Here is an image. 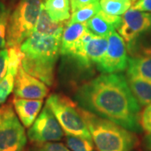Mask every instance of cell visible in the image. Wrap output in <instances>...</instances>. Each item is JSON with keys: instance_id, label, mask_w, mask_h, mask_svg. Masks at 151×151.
<instances>
[{"instance_id": "44dd1931", "label": "cell", "mask_w": 151, "mask_h": 151, "mask_svg": "<svg viewBox=\"0 0 151 151\" xmlns=\"http://www.w3.org/2000/svg\"><path fill=\"white\" fill-rule=\"evenodd\" d=\"M65 143L71 151H96L92 140L81 137L66 135Z\"/></svg>"}, {"instance_id": "ac0fdd59", "label": "cell", "mask_w": 151, "mask_h": 151, "mask_svg": "<svg viewBox=\"0 0 151 151\" xmlns=\"http://www.w3.org/2000/svg\"><path fill=\"white\" fill-rule=\"evenodd\" d=\"M86 24L87 29L92 34L97 36L108 38L111 33L115 31V28L112 24L105 21L98 14H96L95 16L91 18L88 21L86 22Z\"/></svg>"}, {"instance_id": "83f0119b", "label": "cell", "mask_w": 151, "mask_h": 151, "mask_svg": "<svg viewBox=\"0 0 151 151\" xmlns=\"http://www.w3.org/2000/svg\"><path fill=\"white\" fill-rule=\"evenodd\" d=\"M131 9L141 12H151V0H133Z\"/></svg>"}, {"instance_id": "7c38bea8", "label": "cell", "mask_w": 151, "mask_h": 151, "mask_svg": "<svg viewBox=\"0 0 151 151\" xmlns=\"http://www.w3.org/2000/svg\"><path fill=\"white\" fill-rule=\"evenodd\" d=\"M13 105L15 113L22 124L25 128H29L35 119L43 105L42 99H24L14 97Z\"/></svg>"}, {"instance_id": "52a82bcc", "label": "cell", "mask_w": 151, "mask_h": 151, "mask_svg": "<svg viewBox=\"0 0 151 151\" xmlns=\"http://www.w3.org/2000/svg\"><path fill=\"white\" fill-rule=\"evenodd\" d=\"M107 37L95 35L87 30L77 43L70 49L66 56L76 60L82 66L97 65L108 48Z\"/></svg>"}, {"instance_id": "30bf717a", "label": "cell", "mask_w": 151, "mask_h": 151, "mask_svg": "<svg viewBox=\"0 0 151 151\" xmlns=\"http://www.w3.org/2000/svg\"><path fill=\"white\" fill-rule=\"evenodd\" d=\"M118 30L129 48L142 35L151 32V13L130 9L122 17V23Z\"/></svg>"}, {"instance_id": "8fae6325", "label": "cell", "mask_w": 151, "mask_h": 151, "mask_svg": "<svg viewBox=\"0 0 151 151\" xmlns=\"http://www.w3.org/2000/svg\"><path fill=\"white\" fill-rule=\"evenodd\" d=\"M49 88L43 81L37 79L23 69L17 73L14 82V97L24 99H43L47 96Z\"/></svg>"}, {"instance_id": "2e32d148", "label": "cell", "mask_w": 151, "mask_h": 151, "mask_svg": "<svg viewBox=\"0 0 151 151\" xmlns=\"http://www.w3.org/2000/svg\"><path fill=\"white\" fill-rule=\"evenodd\" d=\"M65 24V23H55L52 21L42 4L40 14L38 18L37 23L34 31L45 35L61 38L64 31Z\"/></svg>"}, {"instance_id": "5b68a950", "label": "cell", "mask_w": 151, "mask_h": 151, "mask_svg": "<svg viewBox=\"0 0 151 151\" xmlns=\"http://www.w3.org/2000/svg\"><path fill=\"white\" fill-rule=\"evenodd\" d=\"M46 106L54 113L66 135L81 137L92 140L86 122L74 102L62 94H51L46 100Z\"/></svg>"}, {"instance_id": "4dcf8cb0", "label": "cell", "mask_w": 151, "mask_h": 151, "mask_svg": "<svg viewBox=\"0 0 151 151\" xmlns=\"http://www.w3.org/2000/svg\"><path fill=\"white\" fill-rule=\"evenodd\" d=\"M43 1H44V0H43Z\"/></svg>"}, {"instance_id": "9c48e42d", "label": "cell", "mask_w": 151, "mask_h": 151, "mask_svg": "<svg viewBox=\"0 0 151 151\" xmlns=\"http://www.w3.org/2000/svg\"><path fill=\"white\" fill-rule=\"evenodd\" d=\"M108 48L97 65V69L104 74H113L124 71L128 68L129 59L124 40L116 31L108 36Z\"/></svg>"}, {"instance_id": "7a4b0ae2", "label": "cell", "mask_w": 151, "mask_h": 151, "mask_svg": "<svg viewBox=\"0 0 151 151\" xmlns=\"http://www.w3.org/2000/svg\"><path fill=\"white\" fill-rule=\"evenodd\" d=\"M60 44L61 38L33 31L20 45L24 53L23 69L45 84L52 86L55 64L60 53Z\"/></svg>"}, {"instance_id": "5bb4252c", "label": "cell", "mask_w": 151, "mask_h": 151, "mask_svg": "<svg viewBox=\"0 0 151 151\" xmlns=\"http://www.w3.org/2000/svg\"><path fill=\"white\" fill-rule=\"evenodd\" d=\"M127 74L151 81V52L130 58Z\"/></svg>"}, {"instance_id": "4fadbf2b", "label": "cell", "mask_w": 151, "mask_h": 151, "mask_svg": "<svg viewBox=\"0 0 151 151\" xmlns=\"http://www.w3.org/2000/svg\"><path fill=\"white\" fill-rule=\"evenodd\" d=\"M87 30L86 23H67L61 37L60 54L67 55L70 49Z\"/></svg>"}, {"instance_id": "e0dca14e", "label": "cell", "mask_w": 151, "mask_h": 151, "mask_svg": "<svg viewBox=\"0 0 151 151\" xmlns=\"http://www.w3.org/2000/svg\"><path fill=\"white\" fill-rule=\"evenodd\" d=\"M127 80L134 96L141 106H147L151 103V81L133 75L127 74Z\"/></svg>"}, {"instance_id": "d6986e66", "label": "cell", "mask_w": 151, "mask_h": 151, "mask_svg": "<svg viewBox=\"0 0 151 151\" xmlns=\"http://www.w3.org/2000/svg\"><path fill=\"white\" fill-rule=\"evenodd\" d=\"M102 10L112 15L124 14L133 4V0H100Z\"/></svg>"}, {"instance_id": "f1b7e54d", "label": "cell", "mask_w": 151, "mask_h": 151, "mask_svg": "<svg viewBox=\"0 0 151 151\" xmlns=\"http://www.w3.org/2000/svg\"><path fill=\"white\" fill-rule=\"evenodd\" d=\"M96 1L97 0H70V10L73 13L85 6L96 2Z\"/></svg>"}, {"instance_id": "484cf974", "label": "cell", "mask_w": 151, "mask_h": 151, "mask_svg": "<svg viewBox=\"0 0 151 151\" xmlns=\"http://www.w3.org/2000/svg\"><path fill=\"white\" fill-rule=\"evenodd\" d=\"M141 128L148 134H151V103L148 104L140 116Z\"/></svg>"}, {"instance_id": "4316f807", "label": "cell", "mask_w": 151, "mask_h": 151, "mask_svg": "<svg viewBox=\"0 0 151 151\" xmlns=\"http://www.w3.org/2000/svg\"><path fill=\"white\" fill-rule=\"evenodd\" d=\"M9 65V50L4 48L0 50V81L5 76Z\"/></svg>"}, {"instance_id": "9a60e30c", "label": "cell", "mask_w": 151, "mask_h": 151, "mask_svg": "<svg viewBox=\"0 0 151 151\" xmlns=\"http://www.w3.org/2000/svg\"><path fill=\"white\" fill-rule=\"evenodd\" d=\"M43 7L55 23H65L70 18V0H44Z\"/></svg>"}, {"instance_id": "3957f363", "label": "cell", "mask_w": 151, "mask_h": 151, "mask_svg": "<svg viewBox=\"0 0 151 151\" xmlns=\"http://www.w3.org/2000/svg\"><path fill=\"white\" fill-rule=\"evenodd\" d=\"M82 118L97 151H132L137 144L134 134L119 124L80 108Z\"/></svg>"}, {"instance_id": "7402d4cb", "label": "cell", "mask_w": 151, "mask_h": 151, "mask_svg": "<svg viewBox=\"0 0 151 151\" xmlns=\"http://www.w3.org/2000/svg\"><path fill=\"white\" fill-rule=\"evenodd\" d=\"M15 77L16 74L7 70L5 76L0 81V104L5 103L7 98L14 91Z\"/></svg>"}, {"instance_id": "277c9868", "label": "cell", "mask_w": 151, "mask_h": 151, "mask_svg": "<svg viewBox=\"0 0 151 151\" xmlns=\"http://www.w3.org/2000/svg\"><path fill=\"white\" fill-rule=\"evenodd\" d=\"M43 0H20L9 14L6 46H20L34 31L43 4Z\"/></svg>"}, {"instance_id": "ffe728a7", "label": "cell", "mask_w": 151, "mask_h": 151, "mask_svg": "<svg viewBox=\"0 0 151 151\" xmlns=\"http://www.w3.org/2000/svg\"><path fill=\"white\" fill-rule=\"evenodd\" d=\"M100 10L101 6L99 1L97 0L94 3H92L78 10L73 12L70 16V21L68 23H86L91 18L95 16Z\"/></svg>"}, {"instance_id": "cb8c5ba5", "label": "cell", "mask_w": 151, "mask_h": 151, "mask_svg": "<svg viewBox=\"0 0 151 151\" xmlns=\"http://www.w3.org/2000/svg\"><path fill=\"white\" fill-rule=\"evenodd\" d=\"M10 11L0 2V50L6 46V33Z\"/></svg>"}, {"instance_id": "f546056e", "label": "cell", "mask_w": 151, "mask_h": 151, "mask_svg": "<svg viewBox=\"0 0 151 151\" xmlns=\"http://www.w3.org/2000/svg\"><path fill=\"white\" fill-rule=\"evenodd\" d=\"M145 145L146 149H148L149 150L151 151V134H149L146 135L145 138Z\"/></svg>"}, {"instance_id": "8992f818", "label": "cell", "mask_w": 151, "mask_h": 151, "mask_svg": "<svg viewBox=\"0 0 151 151\" xmlns=\"http://www.w3.org/2000/svg\"><path fill=\"white\" fill-rule=\"evenodd\" d=\"M27 137L12 104L0 107V151H24Z\"/></svg>"}, {"instance_id": "603a6c76", "label": "cell", "mask_w": 151, "mask_h": 151, "mask_svg": "<svg viewBox=\"0 0 151 151\" xmlns=\"http://www.w3.org/2000/svg\"><path fill=\"white\" fill-rule=\"evenodd\" d=\"M8 50H9V65L7 70L12 71L17 75L19 67L22 65L24 53L20 50V46H14L8 48Z\"/></svg>"}, {"instance_id": "d4e9b609", "label": "cell", "mask_w": 151, "mask_h": 151, "mask_svg": "<svg viewBox=\"0 0 151 151\" xmlns=\"http://www.w3.org/2000/svg\"><path fill=\"white\" fill-rule=\"evenodd\" d=\"M28 151H71L63 144L54 143V142H45L40 144H33L29 148Z\"/></svg>"}, {"instance_id": "ba28073f", "label": "cell", "mask_w": 151, "mask_h": 151, "mask_svg": "<svg viewBox=\"0 0 151 151\" xmlns=\"http://www.w3.org/2000/svg\"><path fill=\"white\" fill-rule=\"evenodd\" d=\"M27 135L31 143L40 144L60 140L64 136V131L54 113L45 105L28 130Z\"/></svg>"}, {"instance_id": "6da1fadb", "label": "cell", "mask_w": 151, "mask_h": 151, "mask_svg": "<svg viewBox=\"0 0 151 151\" xmlns=\"http://www.w3.org/2000/svg\"><path fill=\"white\" fill-rule=\"evenodd\" d=\"M75 97L81 108L86 111L132 132L140 131V104L123 75L98 76L81 85Z\"/></svg>"}]
</instances>
